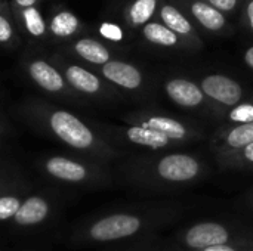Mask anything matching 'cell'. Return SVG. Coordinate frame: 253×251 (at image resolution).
Masks as SVG:
<instances>
[{"instance_id": "4dcf8cb0", "label": "cell", "mask_w": 253, "mask_h": 251, "mask_svg": "<svg viewBox=\"0 0 253 251\" xmlns=\"http://www.w3.org/2000/svg\"><path fill=\"white\" fill-rule=\"evenodd\" d=\"M243 59H245V64H246L251 70H253V46H251V47L245 52Z\"/></svg>"}, {"instance_id": "44dd1931", "label": "cell", "mask_w": 253, "mask_h": 251, "mask_svg": "<svg viewBox=\"0 0 253 251\" xmlns=\"http://www.w3.org/2000/svg\"><path fill=\"white\" fill-rule=\"evenodd\" d=\"M157 9V0H135L129 7V19L133 25H145L150 22Z\"/></svg>"}, {"instance_id": "5bb4252c", "label": "cell", "mask_w": 253, "mask_h": 251, "mask_svg": "<svg viewBox=\"0 0 253 251\" xmlns=\"http://www.w3.org/2000/svg\"><path fill=\"white\" fill-rule=\"evenodd\" d=\"M215 161L224 172H253V142L236 152L215 158Z\"/></svg>"}, {"instance_id": "9a60e30c", "label": "cell", "mask_w": 253, "mask_h": 251, "mask_svg": "<svg viewBox=\"0 0 253 251\" xmlns=\"http://www.w3.org/2000/svg\"><path fill=\"white\" fill-rule=\"evenodd\" d=\"M144 38L156 46L162 47H178L181 46V37L168 28L162 22H148L142 27Z\"/></svg>"}, {"instance_id": "4fadbf2b", "label": "cell", "mask_w": 253, "mask_h": 251, "mask_svg": "<svg viewBox=\"0 0 253 251\" xmlns=\"http://www.w3.org/2000/svg\"><path fill=\"white\" fill-rule=\"evenodd\" d=\"M46 169L55 178L68 180V182H80L87 176V172L82 164L62 158V157L50 158L46 164Z\"/></svg>"}, {"instance_id": "ac0fdd59", "label": "cell", "mask_w": 253, "mask_h": 251, "mask_svg": "<svg viewBox=\"0 0 253 251\" xmlns=\"http://www.w3.org/2000/svg\"><path fill=\"white\" fill-rule=\"evenodd\" d=\"M67 78L70 84H73L76 89L84 92V93H98L101 90V81L99 78L89 72L87 70L73 65L67 70Z\"/></svg>"}, {"instance_id": "7c38bea8", "label": "cell", "mask_w": 253, "mask_h": 251, "mask_svg": "<svg viewBox=\"0 0 253 251\" xmlns=\"http://www.w3.org/2000/svg\"><path fill=\"white\" fill-rule=\"evenodd\" d=\"M190 10H191L193 16L197 19V22L203 28L212 31V33H219L227 25V19H225L224 13L221 10H218L216 7H213L212 4H209L208 1L196 0L191 3Z\"/></svg>"}, {"instance_id": "e0dca14e", "label": "cell", "mask_w": 253, "mask_h": 251, "mask_svg": "<svg viewBox=\"0 0 253 251\" xmlns=\"http://www.w3.org/2000/svg\"><path fill=\"white\" fill-rule=\"evenodd\" d=\"M47 215V204L42 198H28L13 216L19 225H34L42 222Z\"/></svg>"}, {"instance_id": "f1b7e54d", "label": "cell", "mask_w": 253, "mask_h": 251, "mask_svg": "<svg viewBox=\"0 0 253 251\" xmlns=\"http://www.w3.org/2000/svg\"><path fill=\"white\" fill-rule=\"evenodd\" d=\"M242 203L243 206L253 213V185L242 195Z\"/></svg>"}, {"instance_id": "8fae6325", "label": "cell", "mask_w": 253, "mask_h": 251, "mask_svg": "<svg viewBox=\"0 0 253 251\" xmlns=\"http://www.w3.org/2000/svg\"><path fill=\"white\" fill-rule=\"evenodd\" d=\"M160 19H162V24H165L168 28H170L179 37H185V38H190L194 43H199V40L196 37V33H194L193 24L173 4H168L166 3V4L162 6V9H160Z\"/></svg>"}, {"instance_id": "5b68a950", "label": "cell", "mask_w": 253, "mask_h": 251, "mask_svg": "<svg viewBox=\"0 0 253 251\" xmlns=\"http://www.w3.org/2000/svg\"><path fill=\"white\" fill-rule=\"evenodd\" d=\"M197 83L208 98L213 111V118L216 121H219L227 109L248 99L242 83L225 74H205Z\"/></svg>"}, {"instance_id": "83f0119b", "label": "cell", "mask_w": 253, "mask_h": 251, "mask_svg": "<svg viewBox=\"0 0 253 251\" xmlns=\"http://www.w3.org/2000/svg\"><path fill=\"white\" fill-rule=\"evenodd\" d=\"M12 36V27L10 24L3 18L0 16V41H7Z\"/></svg>"}, {"instance_id": "836d02e7", "label": "cell", "mask_w": 253, "mask_h": 251, "mask_svg": "<svg viewBox=\"0 0 253 251\" xmlns=\"http://www.w3.org/2000/svg\"><path fill=\"white\" fill-rule=\"evenodd\" d=\"M249 99H251V101H252V102H253V96H251V98H249Z\"/></svg>"}, {"instance_id": "d6a6232c", "label": "cell", "mask_w": 253, "mask_h": 251, "mask_svg": "<svg viewBox=\"0 0 253 251\" xmlns=\"http://www.w3.org/2000/svg\"><path fill=\"white\" fill-rule=\"evenodd\" d=\"M165 251H185V250H182V249H179V247H176L173 243H170L168 247H166V250Z\"/></svg>"}, {"instance_id": "ffe728a7", "label": "cell", "mask_w": 253, "mask_h": 251, "mask_svg": "<svg viewBox=\"0 0 253 251\" xmlns=\"http://www.w3.org/2000/svg\"><path fill=\"white\" fill-rule=\"evenodd\" d=\"M221 124H248L253 123V102L246 99L236 107L227 109L219 118Z\"/></svg>"}, {"instance_id": "6da1fadb", "label": "cell", "mask_w": 253, "mask_h": 251, "mask_svg": "<svg viewBox=\"0 0 253 251\" xmlns=\"http://www.w3.org/2000/svg\"><path fill=\"white\" fill-rule=\"evenodd\" d=\"M211 175L209 163L196 152H144L126 167V179L139 191L151 195H176L205 182Z\"/></svg>"}, {"instance_id": "ba28073f", "label": "cell", "mask_w": 253, "mask_h": 251, "mask_svg": "<svg viewBox=\"0 0 253 251\" xmlns=\"http://www.w3.org/2000/svg\"><path fill=\"white\" fill-rule=\"evenodd\" d=\"M50 127L64 142L74 148L86 149L90 148L95 142L92 130L70 112H55L50 118Z\"/></svg>"}, {"instance_id": "7402d4cb", "label": "cell", "mask_w": 253, "mask_h": 251, "mask_svg": "<svg viewBox=\"0 0 253 251\" xmlns=\"http://www.w3.org/2000/svg\"><path fill=\"white\" fill-rule=\"evenodd\" d=\"M77 27H79V19L71 12L58 13L52 19V24H50V28H52L53 34L61 36V37H67V36L73 34L77 30Z\"/></svg>"}, {"instance_id": "8992f818", "label": "cell", "mask_w": 253, "mask_h": 251, "mask_svg": "<svg viewBox=\"0 0 253 251\" xmlns=\"http://www.w3.org/2000/svg\"><path fill=\"white\" fill-rule=\"evenodd\" d=\"M163 90L168 99L176 107L194 112L196 115L213 118L212 107L197 81L181 75L169 77L163 83Z\"/></svg>"}, {"instance_id": "7a4b0ae2", "label": "cell", "mask_w": 253, "mask_h": 251, "mask_svg": "<svg viewBox=\"0 0 253 251\" xmlns=\"http://www.w3.org/2000/svg\"><path fill=\"white\" fill-rule=\"evenodd\" d=\"M194 209L193 201L159 200L138 210L113 213L95 222L89 235L93 241L110 243L136 237H159L163 229L182 220Z\"/></svg>"}, {"instance_id": "9c48e42d", "label": "cell", "mask_w": 253, "mask_h": 251, "mask_svg": "<svg viewBox=\"0 0 253 251\" xmlns=\"http://www.w3.org/2000/svg\"><path fill=\"white\" fill-rule=\"evenodd\" d=\"M123 139L142 151L147 152H163V151H176L181 149L182 146L176 143L173 139L165 136L163 133H159L151 129H145L141 126H132L129 124L122 130Z\"/></svg>"}, {"instance_id": "cb8c5ba5", "label": "cell", "mask_w": 253, "mask_h": 251, "mask_svg": "<svg viewBox=\"0 0 253 251\" xmlns=\"http://www.w3.org/2000/svg\"><path fill=\"white\" fill-rule=\"evenodd\" d=\"M21 204L16 198L12 197H1L0 198V220L9 219L10 216H15L19 210Z\"/></svg>"}, {"instance_id": "1f68e13d", "label": "cell", "mask_w": 253, "mask_h": 251, "mask_svg": "<svg viewBox=\"0 0 253 251\" xmlns=\"http://www.w3.org/2000/svg\"><path fill=\"white\" fill-rule=\"evenodd\" d=\"M16 3L24 6V7H31L36 3V0H16Z\"/></svg>"}, {"instance_id": "d4e9b609", "label": "cell", "mask_w": 253, "mask_h": 251, "mask_svg": "<svg viewBox=\"0 0 253 251\" xmlns=\"http://www.w3.org/2000/svg\"><path fill=\"white\" fill-rule=\"evenodd\" d=\"M99 33H101V36H104L105 38L113 40V41H120L123 38L122 28L119 25H116V24H111V22L102 24L101 28H99Z\"/></svg>"}, {"instance_id": "484cf974", "label": "cell", "mask_w": 253, "mask_h": 251, "mask_svg": "<svg viewBox=\"0 0 253 251\" xmlns=\"http://www.w3.org/2000/svg\"><path fill=\"white\" fill-rule=\"evenodd\" d=\"M200 251H253V240H251V241H237V243H231L227 246L211 247V249Z\"/></svg>"}, {"instance_id": "4316f807", "label": "cell", "mask_w": 253, "mask_h": 251, "mask_svg": "<svg viewBox=\"0 0 253 251\" xmlns=\"http://www.w3.org/2000/svg\"><path fill=\"white\" fill-rule=\"evenodd\" d=\"M208 3L221 12H231L237 7L239 0H208Z\"/></svg>"}, {"instance_id": "603a6c76", "label": "cell", "mask_w": 253, "mask_h": 251, "mask_svg": "<svg viewBox=\"0 0 253 251\" xmlns=\"http://www.w3.org/2000/svg\"><path fill=\"white\" fill-rule=\"evenodd\" d=\"M24 18L27 28L33 36H42L44 33V22L36 7H27L24 10Z\"/></svg>"}, {"instance_id": "2e32d148", "label": "cell", "mask_w": 253, "mask_h": 251, "mask_svg": "<svg viewBox=\"0 0 253 251\" xmlns=\"http://www.w3.org/2000/svg\"><path fill=\"white\" fill-rule=\"evenodd\" d=\"M30 74L43 89L49 92H58L64 86V81L61 75L58 74V71L43 61L33 62L30 65Z\"/></svg>"}, {"instance_id": "30bf717a", "label": "cell", "mask_w": 253, "mask_h": 251, "mask_svg": "<svg viewBox=\"0 0 253 251\" xmlns=\"http://www.w3.org/2000/svg\"><path fill=\"white\" fill-rule=\"evenodd\" d=\"M104 77L127 92H141L147 81L141 70L129 62L110 61L102 67Z\"/></svg>"}, {"instance_id": "f546056e", "label": "cell", "mask_w": 253, "mask_h": 251, "mask_svg": "<svg viewBox=\"0 0 253 251\" xmlns=\"http://www.w3.org/2000/svg\"><path fill=\"white\" fill-rule=\"evenodd\" d=\"M246 16H248L249 27L253 31V0H249L248 4H246Z\"/></svg>"}, {"instance_id": "52a82bcc", "label": "cell", "mask_w": 253, "mask_h": 251, "mask_svg": "<svg viewBox=\"0 0 253 251\" xmlns=\"http://www.w3.org/2000/svg\"><path fill=\"white\" fill-rule=\"evenodd\" d=\"M253 142V123L248 124H221L209 139V148L213 158L228 155Z\"/></svg>"}, {"instance_id": "d6986e66", "label": "cell", "mask_w": 253, "mask_h": 251, "mask_svg": "<svg viewBox=\"0 0 253 251\" xmlns=\"http://www.w3.org/2000/svg\"><path fill=\"white\" fill-rule=\"evenodd\" d=\"M76 52L84 58L86 61L92 62V64H98V65H105L107 62H110V52L108 49L101 44L96 40L92 38H83L79 40L76 43Z\"/></svg>"}, {"instance_id": "3957f363", "label": "cell", "mask_w": 253, "mask_h": 251, "mask_svg": "<svg viewBox=\"0 0 253 251\" xmlns=\"http://www.w3.org/2000/svg\"><path fill=\"white\" fill-rule=\"evenodd\" d=\"M253 240V225L240 220H200L178 229L172 243L185 251H200Z\"/></svg>"}, {"instance_id": "277c9868", "label": "cell", "mask_w": 253, "mask_h": 251, "mask_svg": "<svg viewBox=\"0 0 253 251\" xmlns=\"http://www.w3.org/2000/svg\"><path fill=\"white\" fill-rule=\"evenodd\" d=\"M126 121L132 126H141L163 133L165 136L179 143L182 148L206 139V132L197 121L184 115L162 111L159 108L141 109L127 117Z\"/></svg>"}]
</instances>
